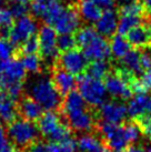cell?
<instances>
[{
	"mask_svg": "<svg viewBox=\"0 0 151 152\" xmlns=\"http://www.w3.org/2000/svg\"><path fill=\"white\" fill-rule=\"evenodd\" d=\"M127 110L134 121L151 117V93L146 91L134 93L128 103Z\"/></svg>",
	"mask_w": 151,
	"mask_h": 152,
	"instance_id": "cell-13",
	"label": "cell"
},
{
	"mask_svg": "<svg viewBox=\"0 0 151 152\" xmlns=\"http://www.w3.org/2000/svg\"><path fill=\"white\" fill-rule=\"evenodd\" d=\"M26 93L46 111H59L63 100L50 77L41 73L27 82Z\"/></svg>",
	"mask_w": 151,
	"mask_h": 152,
	"instance_id": "cell-2",
	"label": "cell"
},
{
	"mask_svg": "<svg viewBox=\"0 0 151 152\" xmlns=\"http://www.w3.org/2000/svg\"><path fill=\"white\" fill-rule=\"evenodd\" d=\"M55 64L70 72L73 76H80L87 71L89 67V60L87 59L82 50L73 48L59 53Z\"/></svg>",
	"mask_w": 151,
	"mask_h": 152,
	"instance_id": "cell-9",
	"label": "cell"
},
{
	"mask_svg": "<svg viewBox=\"0 0 151 152\" xmlns=\"http://www.w3.org/2000/svg\"><path fill=\"white\" fill-rule=\"evenodd\" d=\"M143 6L144 8L151 10V0H143Z\"/></svg>",
	"mask_w": 151,
	"mask_h": 152,
	"instance_id": "cell-39",
	"label": "cell"
},
{
	"mask_svg": "<svg viewBox=\"0 0 151 152\" xmlns=\"http://www.w3.org/2000/svg\"><path fill=\"white\" fill-rule=\"evenodd\" d=\"M96 128L112 152H125V150L130 145L131 142L127 134L125 123L113 124L101 120L96 124Z\"/></svg>",
	"mask_w": 151,
	"mask_h": 152,
	"instance_id": "cell-7",
	"label": "cell"
},
{
	"mask_svg": "<svg viewBox=\"0 0 151 152\" xmlns=\"http://www.w3.org/2000/svg\"><path fill=\"white\" fill-rule=\"evenodd\" d=\"M50 71L51 80L61 96H66L69 92L73 91V89L77 86V79L73 75L56 64L50 68Z\"/></svg>",
	"mask_w": 151,
	"mask_h": 152,
	"instance_id": "cell-15",
	"label": "cell"
},
{
	"mask_svg": "<svg viewBox=\"0 0 151 152\" xmlns=\"http://www.w3.org/2000/svg\"><path fill=\"white\" fill-rule=\"evenodd\" d=\"M144 18L142 16H130V15H119L118 32L119 34L126 36L128 31L137 26L141 25Z\"/></svg>",
	"mask_w": 151,
	"mask_h": 152,
	"instance_id": "cell-23",
	"label": "cell"
},
{
	"mask_svg": "<svg viewBox=\"0 0 151 152\" xmlns=\"http://www.w3.org/2000/svg\"><path fill=\"white\" fill-rule=\"evenodd\" d=\"M13 152H25L23 150H19V149H17V150H13Z\"/></svg>",
	"mask_w": 151,
	"mask_h": 152,
	"instance_id": "cell-43",
	"label": "cell"
},
{
	"mask_svg": "<svg viewBox=\"0 0 151 152\" xmlns=\"http://www.w3.org/2000/svg\"><path fill=\"white\" fill-rule=\"evenodd\" d=\"M138 83L141 91H146V92L151 91V69L144 70L142 76L138 80Z\"/></svg>",
	"mask_w": 151,
	"mask_h": 152,
	"instance_id": "cell-33",
	"label": "cell"
},
{
	"mask_svg": "<svg viewBox=\"0 0 151 152\" xmlns=\"http://www.w3.org/2000/svg\"><path fill=\"white\" fill-rule=\"evenodd\" d=\"M80 23L81 18L77 8L72 6H65L51 23V27L58 34H72L80 29Z\"/></svg>",
	"mask_w": 151,
	"mask_h": 152,
	"instance_id": "cell-11",
	"label": "cell"
},
{
	"mask_svg": "<svg viewBox=\"0 0 151 152\" xmlns=\"http://www.w3.org/2000/svg\"><path fill=\"white\" fill-rule=\"evenodd\" d=\"M127 113V107L120 101L103 102L99 109V114L102 121L113 124H121L126 119Z\"/></svg>",
	"mask_w": 151,
	"mask_h": 152,
	"instance_id": "cell-14",
	"label": "cell"
},
{
	"mask_svg": "<svg viewBox=\"0 0 151 152\" xmlns=\"http://www.w3.org/2000/svg\"><path fill=\"white\" fill-rule=\"evenodd\" d=\"M120 15H130V16H142L144 15V6L138 1L127 2L120 8Z\"/></svg>",
	"mask_w": 151,
	"mask_h": 152,
	"instance_id": "cell-29",
	"label": "cell"
},
{
	"mask_svg": "<svg viewBox=\"0 0 151 152\" xmlns=\"http://www.w3.org/2000/svg\"><path fill=\"white\" fill-rule=\"evenodd\" d=\"M110 49H111V53H112L116 58L122 59L131 50V45L127 38L122 34H116L113 36L110 42Z\"/></svg>",
	"mask_w": 151,
	"mask_h": 152,
	"instance_id": "cell-21",
	"label": "cell"
},
{
	"mask_svg": "<svg viewBox=\"0 0 151 152\" xmlns=\"http://www.w3.org/2000/svg\"><path fill=\"white\" fill-rule=\"evenodd\" d=\"M10 12L12 13L13 18H20L22 16H26L28 11H29V8H28V2H11V6H10Z\"/></svg>",
	"mask_w": 151,
	"mask_h": 152,
	"instance_id": "cell-32",
	"label": "cell"
},
{
	"mask_svg": "<svg viewBox=\"0 0 151 152\" xmlns=\"http://www.w3.org/2000/svg\"><path fill=\"white\" fill-rule=\"evenodd\" d=\"M146 152H151V145H148L147 149H146Z\"/></svg>",
	"mask_w": 151,
	"mask_h": 152,
	"instance_id": "cell-41",
	"label": "cell"
},
{
	"mask_svg": "<svg viewBox=\"0 0 151 152\" xmlns=\"http://www.w3.org/2000/svg\"><path fill=\"white\" fill-rule=\"evenodd\" d=\"M140 64H141L142 70L151 69V55H149L147 52L140 53Z\"/></svg>",
	"mask_w": 151,
	"mask_h": 152,
	"instance_id": "cell-35",
	"label": "cell"
},
{
	"mask_svg": "<svg viewBox=\"0 0 151 152\" xmlns=\"http://www.w3.org/2000/svg\"><path fill=\"white\" fill-rule=\"evenodd\" d=\"M96 30L103 37H111L118 30L119 16L113 9H107L96 22Z\"/></svg>",
	"mask_w": 151,
	"mask_h": 152,
	"instance_id": "cell-17",
	"label": "cell"
},
{
	"mask_svg": "<svg viewBox=\"0 0 151 152\" xmlns=\"http://www.w3.org/2000/svg\"><path fill=\"white\" fill-rule=\"evenodd\" d=\"M125 152H146V150L140 145H129Z\"/></svg>",
	"mask_w": 151,
	"mask_h": 152,
	"instance_id": "cell-37",
	"label": "cell"
},
{
	"mask_svg": "<svg viewBox=\"0 0 151 152\" xmlns=\"http://www.w3.org/2000/svg\"><path fill=\"white\" fill-rule=\"evenodd\" d=\"M13 25V16L8 8L0 7V37L8 38L10 29Z\"/></svg>",
	"mask_w": 151,
	"mask_h": 152,
	"instance_id": "cell-27",
	"label": "cell"
},
{
	"mask_svg": "<svg viewBox=\"0 0 151 152\" xmlns=\"http://www.w3.org/2000/svg\"><path fill=\"white\" fill-rule=\"evenodd\" d=\"M2 4H4V0H0V6H1Z\"/></svg>",
	"mask_w": 151,
	"mask_h": 152,
	"instance_id": "cell-44",
	"label": "cell"
},
{
	"mask_svg": "<svg viewBox=\"0 0 151 152\" xmlns=\"http://www.w3.org/2000/svg\"><path fill=\"white\" fill-rule=\"evenodd\" d=\"M37 20L29 15H26V16L18 18L17 20L13 22L8 38L10 42L16 47V49L17 48L19 49L21 45L25 42L27 39H29L34 34H37Z\"/></svg>",
	"mask_w": 151,
	"mask_h": 152,
	"instance_id": "cell-10",
	"label": "cell"
},
{
	"mask_svg": "<svg viewBox=\"0 0 151 152\" xmlns=\"http://www.w3.org/2000/svg\"><path fill=\"white\" fill-rule=\"evenodd\" d=\"M6 134L12 145L23 151L41 138L38 124L22 118H16L7 124Z\"/></svg>",
	"mask_w": 151,
	"mask_h": 152,
	"instance_id": "cell-4",
	"label": "cell"
},
{
	"mask_svg": "<svg viewBox=\"0 0 151 152\" xmlns=\"http://www.w3.org/2000/svg\"><path fill=\"white\" fill-rule=\"evenodd\" d=\"M39 52V39L38 34L31 36L29 39H27L25 42L17 49V53L19 56L22 55H31V53H38Z\"/></svg>",
	"mask_w": 151,
	"mask_h": 152,
	"instance_id": "cell-28",
	"label": "cell"
},
{
	"mask_svg": "<svg viewBox=\"0 0 151 152\" xmlns=\"http://www.w3.org/2000/svg\"><path fill=\"white\" fill-rule=\"evenodd\" d=\"M38 128L46 141L60 143L71 137V129L63 121L58 111H47L38 120Z\"/></svg>",
	"mask_w": 151,
	"mask_h": 152,
	"instance_id": "cell-5",
	"label": "cell"
},
{
	"mask_svg": "<svg viewBox=\"0 0 151 152\" xmlns=\"http://www.w3.org/2000/svg\"><path fill=\"white\" fill-rule=\"evenodd\" d=\"M105 86L107 92H109L114 98L128 100L133 94V89L131 83L119 73L117 69L110 70L109 73L106 76Z\"/></svg>",
	"mask_w": 151,
	"mask_h": 152,
	"instance_id": "cell-12",
	"label": "cell"
},
{
	"mask_svg": "<svg viewBox=\"0 0 151 152\" xmlns=\"http://www.w3.org/2000/svg\"><path fill=\"white\" fill-rule=\"evenodd\" d=\"M149 27L151 28V19H150V21H149Z\"/></svg>",
	"mask_w": 151,
	"mask_h": 152,
	"instance_id": "cell-45",
	"label": "cell"
},
{
	"mask_svg": "<svg viewBox=\"0 0 151 152\" xmlns=\"http://www.w3.org/2000/svg\"><path fill=\"white\" fill-rule=\"evenodd\" d=\"M17 53V49L10 42L7 38L0 37V58L2 60H9L12 58V56Z\"/></svg>",
	"mask_w": 151,
	"mask_h": 152,
	"instance_id": "cell-31",
	"label": "cell"
},
{
	"mask_svg": "<svg viewBox=\"0 0 151 152\" xmlns=\"http://www.w3.org/2000/svg\"><path fill=\"white\" fill-rule=\"evenodd\" d=\"M77 10L80 18L87 22H96L102 13L101 8L93 0H80Z\"/></svg>",
	"mask_w": 151,
	"mask_h": 152,
	"instance_id": "cell-20",
	"label": "cell"
},
{
	"mask_svg": "<svg viewBox=\"0 0 151 152\" xmlns=\"http://www.w3.org/2000/svg\"><path fill=\"white\" fill-rule=\"evenodd\" d=\"M110 72V67L108 62L105 60H99V61H92L89 64V67L87 69V73L89 76L97 78V79H105L106 76Z\"/></svg>",
	"mask_w": 151,
	"mask_h": 152,
	"instance_id": "cell-26",
	"label": "cell"
},
{
	"mask_svg": "<svg viewBox=\"0 0 151 152\" xmlns=\"http://www.w3.org/2000/svg\"><path fill=\"white\" fill-rule=\"evenodd\" d=\"M21 64H23L26 71L32 73V75H38L41 73L43 69V61L41 57L38 53H31V55H22L21 56Z\"/></svg>",
	"mask_w": 151,
	"mask_h": 152,
	"instance_id": "cell-22",
	"label": "cell"
},
{
	"mask_svg": "<svg viewBox=\"0 0 151 152\" xmlns=\"http://www.w3.org/2000/svg\"><path fill=\"white\" fill-rule=\"evenodd\" d=\"M101 9H112V7L114 6V0H93Z\"/></svg>",
	"mask_w": 151,
	"mask_h": 152,
	"instance_id": "cell-36",
	"label": "cell"
},
{
	"mask_svg": "<svg viewBox=\"0 0 151 152\" xmlns=\"http://www.w3.org/2000/svg\"><path fill=\"white\" fill-rule=\"evenodd\" d=\"M75 39L77 46L81 48L87 59L91 62L99 60L106 61L111 56L109 41L91 26L80 28L76 32Z\"/></svg>",
	"mask_w": 151,
	"mask_h": 152,
	"instance_id": "cell-3",
	"label": "cell"
},
{
	"mask_svg": "<svg viewBox=\"0 0 151 152\" xmlns=\"http://www.w3.org/2000/svg\"><path fill=\"white\" fill-rule=\"evenodd\" d=\"M127 40L136 49H146L151 46V28L148 25H139L128 31Z\"/></svg>",
	"mask_w": 151,
	"mask_h": 152,
	"instance_id": "cell-18",
	"label": "cell"
},
{
	"mask_svg": "<svg viewBox=\"0 0 151 152\" xmlns=\"http://www.w3.org/2000/svg\"><path fill=\"white\" fill-rule=\"evenodd\" d=\"M18 118L17 101L6 90L0 89V121L9 124Z\"/></svg>",
	"mask_w": 151,
	"mask_h": 152,
	"instance_id": "cell-19",
	"label": "cell"
},
{
	"mask_svg": "<svg viewBox=\"0 0 151 152\" xmlns=\"http://www.w3.org/2000/svg\"><path fill=\"white\" fill-rule=\"evenodd\" d=\"M105 142L93 134H84L77 141L80 152H96Z\"/></svg>",
	"mask_w": 151,
	"mask_h": 152,
	"instance_id": "cell-24",
	"label": "cell"
},
{
	"mask_svg": "<svg viewBox=\"0 0 151 152\" xmlns=\"http://www.w3.org/2000/svg\"><path fill=\"white\" fill-rule=\"evenodd\" d=\"M120 1H125V2H132V1H137V0H120Z\"/></svg>",
	"mask_w": 151,
	"mask_h": 152,
	"instance_id": "cell-42",
	"label": "cell"
},
{
	"mask_svg": "<svg viewBox=\"0 0 151 152\" xmlns=\"http://www.w3.org/2000/svg\"><path fill=\"white\" fill-rule=\"evenodd\" d=\"M137 124L140 128L141 133L147 137L148 139L151 140V117H147V118H143L141 120L136 121Z\"/></svg>",
	"mask_w": 151,
	"mask_h": 152,
	"instance_id": "cell-34",
	"label": "cell"
},
{
	"mask_svg": "<svg viewBox=\"0 0 151 152\" xmlns=\"http://www.w3.org/2000/svg\"><path fill=\"white\" fill-rule=\"evenodd\" d=\"M123 68L130 70L132 73H139L142 71V68L140 64V52L138 49H131L123 58L121 59Z\"/></svg>",
	"mask_w": 151,
	"mask_h": 152,
	"instance_id": "cell-25",
	"label": "cell"
},
{
	"mask_svg": "<svg viewBox=\"0 0 151 152\" xmlns=\"http://www.w3.org/2000/svg\"><path fill=\"white\" fill-rule=\"evenodd\" d=\"M11 2H28V0H10Z\"/></svg>",
	"mask_w": 151,
	"mask_h": 152,
	"instance_id": "cell-40",
	"label": "cell"
},
{
	"mask_svg": "<svg viewBox=\"0 0 151 152\" xmlns=\"http://www.w3.org/2000/svg\"><path fill=\"white\" fill-rule=\"evenodd\" d=\"M79 91H71L63 98L59 113L71 130L78 132H86L96 127L93 113L87 107Z\"/></svg>",
	"mask_w": 151,
	"mask_h": 152,
	"instance_id": "cell-1",
	"label": "cell"
},
{
	"mask_svg": "<svg viewBox=\"0 0 151 152\" xmlns=\"http://www.w3.org/2000/svg\"><path fill=\"white\" fill-rule=\"evenodd\" d=\"M17 110L18 115L22 119L29 120V121H38L39 119L42 117L43 111L42 107L36 102L34 99L26 96V97H21L17 102Z\"/></svg>",
	"mask_w": 151,
	"mask_h": 152,
	"instance_id": "cell-16",
	"label": "cell"
},
{
	"mask_svg": "<svg viewBox=\"0 0 151 152\" xmlns=\"http://www.w3.org/2000/svg\"><path fill=\"white\" fill-rule=\"evenodd\" d=\"M96 152H112V151H111V149H110L109 147L107 145V143L105 142V143L102 144V145H101L100 148L98 149Z\"/></svg>",
	"mask_w": 151,
	"mask_h": 152,
	"instance_id": "cell-38",
	"label": "cell"
},
{
	"mask_svg": "<svg viewBox=\"0 0 151 152\" xmlns=\"http://www.w3.org/2000/svg\"><path fill=\"white\" fill-rule=\"evenodd\" d=\"M77 86L80 94L89 106L100 107L105 102L107 89L102 80L89 76L88 73H84L78 76Z\"/></svg>",
	"mask_w": 151,
	"mask_h": 152,
	"instance_id": "cell-6",
	"label": "cell"
},
{
	"mask_svg": "<svg viewBox=\"0 0 151 152\" xmlns=\"http://www.w3.org/2000/svg\"><path fill=\"white\" fill-rule=\"evenodd\" d=\"M57 31L51 26L42 25L38 32L39 39V56L41 57L43 64L52 67L59 57V50L57 47Z\"/></svg>",
	"mask_w": 151,
	"mask_h": 152,
	"instance_id": "cell-8",
	"label": "cell"
},
{
	"mask_svg": "<svg viewBox=\"0 0 151 152\" xmlns=\"http://www.w3.org/2000/svg\"><path fill=\"white\" fill-rule=\"evenodd\" d=\"M76 46H77V43H76L75 36H72V34H59V36H57V47H58L59 52L73 49V48H76Z\"/></svg>",
	"mask_w": 151,
	"mask_h": 152,
	"instance_id": "cell-30",
	"label": "cell"
}]
</instances>
